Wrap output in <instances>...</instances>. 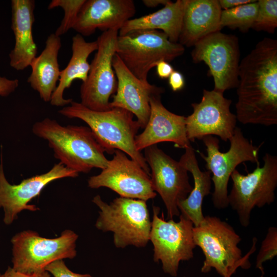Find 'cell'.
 I'll return each instance as SVG.
<instances>
[{
    "mask_svg": "<svg viewBox=\"0 0 277 277\" xmlns=\"http://www.w3.org/2000/svg\"><path fill=\"white\" fill-rule=\"evenodd\" d=\"M18 85L17 79L10 80L0 76V96H8L15 90Z\"/></svg>",
    "mask_w": 277,
    "mask_h": 277,
    "instance_id": "cell-31",
    "label": "cell"
},
{
    "mask_svg": "<svg viewBox=\"0 0 277 277\" xmlns=\"http://www.w3.org/2000/svg\"><path fill=\"white\" fill-rule=\"evenodd\" d=\"M32 130L48 142L54 157L68 168L88 173L94 168L102 170L108 165L104 149L88 127L63 126L47 117L35 123Z\"/></svg>",
    "mask_w": 277,
    "mask_h": 277,
    "instance_id": "cell-2",
    "label": "cell"
},
{
    "mask_svg": "<svg viewBox=\"0 0 277 277\" xmlns=\"http://www.w3.org/2000/svg\"><path fill=\"white\" fill-rule=\"evenodd\" d=\"M118 30H109L97 38L98 48L90 64L86 81L80 87L81 103L94 111L110 109V97L115 93L117 80L112 67Z\"/></svg>",
    "mask_w": 277,
    "mask_h": 277,
    "instance_id": "cell-12",
    "label": "cell"
},
{
    "mask_svg": "<svg viewBox=\"0 0 277 277\" xmlns=\"http://www.w3.org/2000/svg\"><path fill=\"white\" fill-rule=\"evenodd\" d=\"M185 50L161 31L137 30L118 35L115 53L135 77L148 84V74L152 68L161 61H172Z\"/></svg>",
    "mask_w": 277,
    "mask_h": 277,
    "instance_id": "cell-6",
    "label": "cell"
},
{
    "mask_svg": "<svg viewBox=\"0 0 277 277\" xmlns=\"http://www.w3.org/2000/svg\"><path fill=\"white\" fill-rule=\"evenodd\" d=\"M111 160L101 172L88 180L90 188L106 187L121 197L147 201L156 196L150 175L126 154L115 150Z\"/></svg>",
    "mask_w": 277,
    "mask_h": 277,
    "instance_id": "cell-14",
    "label": "cell"
},
{
    "mask_svg": "<svg viewBox=\"0 0 277 277\" xmlns=\"http://www.w3.org/2000/svg\"><path fill=\"white\" fill-rule=\"evenodd\" d=\"M170 1L169 0H143L142 3L148 8H155L159 5L165 6Z\"/></svg>",
    "mask_w": 277,
    "mask_h": 277,
    "instance_id": "cell-36",
    "label": "cell"
},
{
    "mask_svg": "<svg viewBox=\"0 0 277 277\" xmlns=\"http://www.w3.org/2000/svg\"><path fill=\"white\" fill-rule=\"evenodd\" d=\"M162 94L155 93L150 97L148 122L144 131L135 137V147L139 152L162 142H172L175 147L184 149L191 145L186 135L185 117L166 108L161 101Z\"/></svg>",
    "mask_w": 277,
    "mask_h": 277,
    "instance_id": "cell-18",
    "label": "cell"
},
{
    "mask_svg": "<svg viewBox=\"0 0 277 277\" xmlns=\"http://www.w3.org/2000/svg\"><path fill=\"white\" fill-rule=\"evenodd\" d=\"M144 156L151 171L153 189L165 205L167 219L179 216L177 204L188 196L193 188L187 170L157 145L145 148Z\"/></svg>",
    "mask_w": 277,
    "mask_h": 277,
    "instance_id": "cell-13",
    "label": "cell"
},
{
    "mask_svg": "<svg viewBox=\"0 0 277 277\" xmlns=\"http://www.w3.org/2000/svg\"><path fill=\"white\" fill-rule=\"evenodd\" d=\"M258 4V13L252 29L274 33L277 27V1L259 0Z\"/></svg>",
    "mask_w": 277,
    "mask_h": 277,
    "instance_id": "cell-28",
    "label": "cell"
},
{
    "mask_svg": "<svg viewBox=\"0 0 277 277\" xmlns=\"http://www.w3.org/2000/svg\"><path fill=\"white\" fill-rule=\"evenodd\" d=\"M78 235L66 229L60 236L47 239L35 231L25 230L11 239L12 268L27 273L41 272L50 263L76 255V242Z\"/></svg>",
    "mask_w": 277,
    "mask_h": 277,
    "instance_id": "cell-9",
    "label": "cell"
},
{
    "mask_svg": "<svg viewBox=\"0 0 277 277\" xmlns=\"http://www.w3.org/2000/svg\"><path fill=\"white\" fill-rule=\"evenodd\" d=\"M86 0H53L48 5V9L61 7L64 12V16L54 34L60 37L72 29L77 19L80 11Z\"/></svg>",
    "mask_w": 277,
    "mask_h": 277,
    "instance_id": "cell-27",
    "label": "cell"
},
{
    "mask_svg": "<svg viewBox=\"0 0 277 277\" xmlns=\"http://www.w3.org/2000/svg\"><path fill=\"white\" fill-rule=\"evenodd\" d=\"M135 12L132 0H86L72 29L83 36L91 35L96 29L119 31Z\"/></svg>",
    "mask_w": 277,
    "mask_h": 277,
    "instance_id": "cell-19",
    "label": "cell"
},
{
    "mask_svg": "<svg viewBox=\"0 0 277 277\" xmlns=\"http://www.w3.org/2000/svg\"><path fill=\"white\" fill-rule=\"evenodd\" d=\"M45 47L39 56L31 62V73L27 79L32 88L36 91L45 102H50L55 91L61 74L58 54L61 48L60 37L50 34Z\"/></svg>",
    "mask_w": 277,
    "mask_h": 277,
    "instance_id": "cell-22",
    "label": "cell"
},
{
    "mask_svg": "<svg viewBox=\"0 0 277 277\" xmlns=\"http://www.w3.org/2000/svg\"><path fill=\"white\" fill-rule=\"evenodd\" d=\"M3 155L0 163V208L4 211V222L11 224L22 211H35L39 209L28 203L39 195L50 183L64 177H76L78 173L67 168L60 162L48 172L23 180L17 185H12L7 180L3 169Z\"/></svg>",
    "mask_w": 277,
    "mask_h": 277,
    "instance_id": "cell-16",
    "label": "cell"
},
{
    "mask_svg": "<svg viewBox=\"0 0 277 277\" xmlns=\"http://www.w3.org/2000/svg\"><path fill=\"white\" fill-rule=\"evenodd\" d=\"M202 140L206 146L207 155L201 152L199 153L206 162L207 170L212 174L213 206L217 209H225L229 206L228 184L231 174L242 163H258L261 146L254 145L244 136L241 129L238 127L229 140L230 148L226 152L220 151L219 140L216 137L208 135Z\"/></svg>",
    "mask_w": 277,
    "mask_h": 277,
    "instance_id": "cell-7",
    "label": "cell"
},
{
    "mask_svg": "<svg viewBox=\"0 0 277 277\" xmlns=\"http://www.w3.org/2000/svg\"><path fill=\"white\" fill-rule=\"evenodd\" d=\"M221 8L223 10L229 9L249 4L255 0H218Z\"/></svg>",
    "mask_w": 277,
    "mask_h": 277,
    "instance_id": "cell-35",
    "label": "cell"
},
{
    "mask_svg": "<svg viewBox=\"0 0 277 277\" xmlns=\"http://www.w3.org/2000/svg\"><path fill=\"white\" fill-rule=\"evenodd\" d=\"M277 255V228L270 227L268 228L266 235L262 241L261 248L256 256V268L261 272V276L264 275L263 264L268 260H272Z\"/></svg>",
    "mask_w": 277,
    "mask_h": 277,
    "instance_id": "cell-29",
    "label": "cell"
},
{
    "mask_svg": "<svg viewBox=\"0 0 277 277\" xmlns=\"http://www.w3.org/2000/svg\"><path fill=\"white\" fill-rule=\"evenodd\" d=\"M92 201L100 209L96 228L112 232L116 248L147 246L150 241L151 221L146 201L120 196L108 204L100 195Z\"/></svg>",
    "mask_w": 277,
    "mask_h": 277,
    "instance_id": "cell-5",
    "label": "cell"
},
{
    "mask_svg": "<svg viewBox=\"0 0 277 277\" xmlns=\"http://www.w3.org/2000/svg\"><path fill=\"white\" fill-rule=\"evenodd\" d=\"M169 85L173 91L182 90L185 84L183 75L178 71L174 70L168 77Z\"/></svg>",
    "mask_w": 277,
    "mask_h": 277,
    "instance_id": "cell-33",
    "label": "cell"
},
{
    "mask_svg": "<svg viewBox=\"0 0 277 277\" xmlns=\"http://www.w3.org/2000/svg\"><path fill=\"white\" fill-rule=\"evenodd\" d=\"M155 67H156V73L158 76L162 79L168 78L174 71L172 65L169 62L164 61L159 62Z\"/></svg>",
    "mask_w": 277,
    "mask_h": 277,
    "instance_id": "cell-34",
    "label": "cell"
},
{
    "mask_svg": "<svg viewBox=\"0 0 277 277\" xmlns=\"http://www.w3.org/2000/svg\"><path fill=\"white\" fill-rule=\"evenodd\" d=\"M194 243L202 250L205 260L201 272L207 273L212 268L223 277L231 276L238 267L248 269L249 255L255 250L256 239L244 256L238 247L240 236L228 223L215 216H205L202 222L193 228Z\"/></svg>",
    "mask_w": 277,
    "mask_h": 277,
    "instance_id": "cell-4",
    "label": "cell"
},
{
    "mask_svg": "<svg viewBox=\"0 0 277 277\" xmlns=\"http://www.w3.org/2000/svg\"><path fill=\"white\" fill-rule=\"evenodd\" d=\"M0 277H51V274L46 271L33 273H24L8 267L4 273L0 274Z\"/></svg>",
    "mask_w": 277,
    "mask_h": 277,
    "instance_id": "cell-32",
    "label": "cell"
},
{
    "mask_svg": "<svg viewBox=\"0 0 277 277\" xmlns=\"http://www.w3.org/2000/svg\"><path fill=\"white\" fill-rule=\"evenodd\" d=\"M97 48L96 41L86 42L84 37L78 33L72 37V55L67 66L61 71L58 84L50 101L52 106L62 107L69 105L73 101L71 98H64V92L74 80H80L82 83L86 81L90 66L88 62V57L96 51Z\"/></svg>",
    "mask_w": 277,
    "mask_h": 277,
    "instance_id": "cell-23",
    "label": "cell"
},
{
    "mask_svg": "<svg viewBox=\"0 0 277 277\" xmlns=\"http://www.w3.org/2000/svg\"><path fill=\"white\" fill-rule=\"evenodd\" d=\"M58 113L69 118L84 121L105 152L112 154L115 150L123 151L150 175L144 155L135 147V137L141 128L132 113L117 107L103 111H94L73 101Z\"/></svg>",
    "mask_w": 277,
    "mask_h": 277,
    "instance_id": "cell-3",
    "label": "cell"
},
{
    "mask_svg": "<svg viewBox=\"0 0 277 277\" xmlns=\"http://www.w3.org/2000/svg\"><path fill=\"white\" fill-rule=\"evenodd\" d=\"M264 165L260 162L256 168L247 175L236 169L231 174L232 187L228 195V203L238 216L242 226L250 224L252 210L255 207L261 208L270 205L275 200L277 187V156L265 153Z\"/></svg>",
    "mask_w": 277,
    "mask_h": 277,
    "instance_id": "cell-8",
    "label": "cell"
},
{
    "mask_svg": "<svg viewBox=\"0 0 277 277\" xmlns=\"http://www.w3.org/2000/svg\"><path fill=\"white\" fill-rule=\"evenodd\" d=\"M11 8V29L15 44L9 55L10 65L16 70H23L30 66L37 54L32 34L35 1L12 0Z\"/></svg>",
    "mask_w": 277,
    "mask_h": 277,
    "instance_id": "cell-20",
    "label": "cell"
},
{
    "mask_svg": "<svg viewBox=\"0 0 277 277\" xmlns=\"http://www.w3.org/2000/svg\"><path fill=\"white\" fill-rule=\"evenodd\" d=\"M227 277H230V276H227Z\"/></svg>",
    "mask_w": 277,
    "mask_h": 277,
    "instance_id": "cell-37",
    "label": "cell"
},
{
    "mask_svg": "<svg viewBox=\"0 0 277 277\" xmlns=\"http://www.w3.org/2000/svg\"><path fill=\"white\" fill-rule=\"evenodd\" d=\"M237 121L243 124H277V41L265 37L240 61Z\"/></svg>",
    "mask_w": 277,
    "mask_h": 277,
    "instance_id": "cell-1",
    "label": "cell"
},
{
    "mask_svg": "<svg viewBox=\"0 0 277 277\" xmlns=\"http://www.w3.org/2000/svg\"><path fill=\"white\" fill-rule=\"evenodd\" d=\"M160 208L153 206V217L149 240L153 246V261H160L163 271L177 275L180 263L193 258L196 247L193 238V223L182 215L179 221L165 220L159 215Z\"/></svg>",
    "mask_w": 277,
    "mask_h": 277,
    "instance_id": "cell-10",
    "label": "cell"
},
{
    "mask_svg": "<svg viewBox=\"0 0 277 277\" xmlns=\"http://www.w3.org/2000/svg\"><path fill=\"white\" fill-rule=\"evenodd\" d=\"M231 100L223 94L204 89L200 103H193L192 113L185 117L187 138L190 142L208 135L219 136L224 142L233 135L237 118L230 111Z\"/></svg>",
    "mask_w": 277,
    "mask_h": 277,
    "instance_id": "cell-15",
    "label": "cell"
},
{
    "mask_svg": "<svg viewBox=\"0 0 277 277\" xmlns=\"http://www.w3.org/2000/svg\"><path fill=\"white\" fill-rule=\"evenodd\" d=\"M112 67L117 79L115 94L112 95L110 107L126 109L136 117L141 128L146 126L150 113V99L165 89L150 83L146 84L135 77L115 53Z\"/></svg>",
    "mask_w": 277,
    "mask_h": 277,
    "instance_id": "cell-17",
    "label": "cell"
},
{
    "mask_svg": "<svg viewBox=\"0 0 277 277\" xmlns=\"http://www.w3.org/2000/svg\"><path fill=\"white\" fill-rule=\"evenodd\" d=\"M258 10V1L229 9L222 10L220 29L225 27L247 32L252 28Z\"/></svg>",
    "mask_w": 277,
    "mask_h": 277,
    "instance_id": "cell-26",
    "label": "cell"
},
{
    "mask_svg": "<svg viewBox=\"0 0 277 277\" xmlns=\"http://www.w3.org/2000/svg\"><path fill=\"white\" fill-rule=\"evenodd\" d=\"M218 0H186L179 43L190 47L220 29Z\"/></svg>",
    "mask_w": 277,
    "mask_h": 277,
    "instance_id": "cell-21",
    "label": "cell"
},
{
    "mask_svg": "<svg viewBox=\"0 0 277 277\" xmlns=\"http://www.w3.org/2000/svg\"><path fill=\"white\" fill-rule=\"evenodd\" d=\"M53 277H93L89 274L73 272L65 264L63 260H57L49 264L45 269Z\"/></svg>",
    "mask_w": 277,
    "mask_h": 277,
    "instance_id": "cell-30",
    "label": "cell"
},
{
    "mask_svg": "<svg viewBox=\"0 0 277 277\" xmlns=\"http://www.w3.org/2000/svg\"><path fill=\"white\" fill-rule=\"evenodd\" d=\"M186 0L170 1L162 9L141 17L127 21L118 31V35L137 30H161L169 39L178 43Z\"/></svg>",
    "mask_w": 277,
    "mask_h": 277,
    "instance_id": "cell-25",
    "label": "cell"
},
{
    "mask_svg": "<svg viewBox=\"0 0 277 277\" xmlns=\"http://www.w3.org/2000/svg\"><path fill=\"white\" fill-rule=\"evenodd\" d=\"M179 162L191 173L194 187L188 196L178 203V209L181 215L191 221L194 226H197L204 219L202 204L204 198L211 192V173L200 169L191 145L185 148Z\"/></svg>",
    "mask_w": 277,
    "mask_h": 277,
    "instance_id": "cell-24",
    "label": "cell"
},
{
    "mask_svg": "<svg viewBox=\"0 0 277 277\" xmlns=\"http://www.w3.org/2000/svg\"><path fill=\"white\" fill-rule=\"evenodd\" d=\"M191 55L194 63L204 62L214 81V91L223 94L236 88L240 50L238 38L220 31L212 33L194 45Z\"/></svg>",
    "mask_w": 277,
    "mask_h": 277,
    "instance_id": "cell-11",
    "label": "cell"
}]
</instances>
